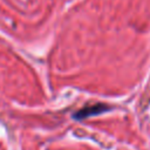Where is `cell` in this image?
Returning a JSON list of instances; mask_svg holds the SVG:
<instances>
[{
    "mask_svg": "<svg viewBox=\"0 0 150 150\" xmlns=\"http://www.w3.org/2000/svg\"><path fill=\"white\" fill-rule=\"evenodd\" d=\"M110 109H111V107H109L105 103L89 104V105H86L82 109L75 111L73 114V118H75V120H84V118H88V117H91V116H96V115L103 114V112H105V111H108Z\"/></svg>",
    "mask_w": 150,
    "mask_h": 150,
    "instance_id": "1",
    "label": "cell"
}]
</instances>
